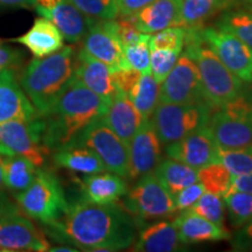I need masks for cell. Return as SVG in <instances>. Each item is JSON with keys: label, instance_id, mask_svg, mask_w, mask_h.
Here are the masks:
<instances>
[{"label": "cell", "instance_id": "6da1fadb", "mask_svg": "<svg viewBox=\"0 0 252 252\" xmlns=\"http://www.w3.org/2000/svg\"><path fill=\"white\" fill-rule=\"evenodd\" d=\"M45 228L56 241L84 251L125 250L137 237V220L122 204H97L84 198L68 204L65 213Z\"/></svg>", "mask_w": 252, "mask_h": 252}, {"label": "cell", "instance_id": "7a4b0ae2", "mask_svg": "<svg viewBox=\"0 0 252 252\" xmlns=\"http://www.w3.org/2000/svg\"><path fill=\"white\" fill-rule=\"evenodd\" d=\"M109 103L74 78L49 111L41 116L45 146L49 151L70 146L88 125L105 115Z\"/></svg>", "mask_w": 252, "mask_h": 252}, {"label": "cell", "instance_id": "3957f363", "mask_svg": "<svg viewBox=\"0 0 252 252\" xmlns=\"http://www.w3.org/2000/svg\"><path fill=\"white\" fill-rule=\"evenodd\" d=\"M76 49L63 46L45 58H35L21 71L19 83L40 116L54 105L75 78Z\"/></svg>", "mask_w": 252, "mask_h": 252}, {"label": "cell", "instance_id": "277c9868", "mask_svg": "<svg viewBox=\"0 0 252 252\" xmlns=\"http://www.w3.org/2000/svg\"><path fill=\"white\" fill-rule=\"evenodd\" d=\"M198 27H185V53L196 63L208 104L217 109L241 94L243 82L232 74L207 46L200 35Z\"/></svg>", "mask_w": 252, "mask_h": 252}, {"label": "cell", "instance_id": "5b68a950", "mask_svg": "<svg viewBox=\"0 0 252 252\" xmlns=\"http://www.w3.org/2000/svg\"><path fill=\"white\" fill-rule=\"evenodd\" d=\"M207 128L220 149L234 150L252 145V96L243 90L212 113Z\"/></svg>", "mask_w": 252, "mask_h": 252}, {"label": "cell", "instance_id": "8992f818", "mask_svg": "<svg viewBox=\"0 0 252 252\" xmlns=\"http://www.w3.org/2000/svg\"><path fill=\"white\" fill-rule=\"evenodd\" d=\"M25 215L43 225L59 220L68 208L64 191L58 176L49 169L37 168L35 179L26 190L14 195Z\"/></svg>", "mask_w": 252, "mask_h": 252}, {"label": "cell", "instance_id": "52a82bcc", "mask_svg": "<svg viewBox=\"0 0 252 252\" xmlns=\"http://www.w3.org/2000/svg\"><path fill=\"white\" fill-rule=\"evenodd\" d=\"M213 111L214 108L207 102L159 103L151 121L161 144L167 145L207 127Z\"/></svg>", "mask_w": 252, "mask_h": 252}, {"label": "cell", "instance_id": "ba28073f", "mask_svg": "<svg viewBox=\"0 0 252 252\" xmlns=\"http://www.w3.org/2000/svg\"><path fill=\"white\" fill-rule=\"evenodd\" d=\"M123 207L137 220L171 219L176 213L174 197L152 172L141 175L139 181L125 194Z\"/></svg>", "mask_w": 252, "mask_h": 252}, {"label": "cell", "instance_id": "9c48e42d", "mask_svg": "<svg viewBox=\"0 0 252 252\" xmlns=\"http://www.w3.org/2000/svg\"><path fill=\"white\" fill-rule=\"evenodd\" d=\"M43 121H9L0 123V154L2 157L21 156L37 168L46 162L49 150L42 141Z\"/></svg>", "mask_w": 252, "mask_h": 252}, {"label": "cell", "instance_id": "30bf717a", "mask_svg": "<svg viewBox=\"0 0 252 252\" xmlns=\"http://www.w3.org/2000/svg\"><path fill=\"white\" fill-rule=\"evenodd\" d=\"M72 145L89 147L102 159L106 171L128 178L130 161L127 145L104 123L102 117L88 125L70 146Z\"/></svg>", "mask_w": 252, "mask_h": 252}, {"label": "cell", "instance_id": "8fae6325", "mask_svg": "<svg viewBox=\"0 0 252 252\" xmlns=\"http://www.w3.org/2000/svg\"><path fill=\"white\" fill-rule=\"evenodd\" d=\"M207 46L223 64L245 83H252V49L234 34L216 26L198 27Z\"/></svg>", "mask_w": 252, "mask_h": 252}, {"label": "cell", "instance_id": "7c38bea8", "mask_svg": "<svg viewBox=\"0 0 252 252\" xmlns=\"http://www.w3.org/2000/svg\"><path fill=\"white\" fill-rule=\"evenodd\" d=\"M207 102L202 81L194 60L184 53L160 84L159 103L188 104ZM208 103V102H207Z\"/></svg>", "mask_w": 252, "mask_h": 252}, {"label": "cell", "instance_id": "4fadbf2b", "mask_svg": "<svg viewBox=\"0 0 252 252\" xmlns=\"http://www.w3.org/2000/svg\"><path fill=\"white\" fill-rule=\"evenodd\" d=\"M43 232L20 209L0 217V251H48Z\"/></svg>", "mask_w": 252, "mask_h": 252}, {"label": "cell", "instance_id": "5bb4252c", "mask_svg": "<svg viewBox=\"0 0 252 252\" xmlns=\"http://www.w3.org/2000/svg\"><path fill=\"white\" fill-rule=\"evenodd\" d=\"M88 54L110 65L113 70L130 68L125 60L124 46L116 32L113 20H94L83 37V47Z\"/></svg>", "mask_w": 252, "mask_h": 252}, {"label": "cell", "instance_id": "9a60e30c", "mask_svg": "<svg viewBox=\"0 0 252 252\" xmlns=\"http://www.w3.org/2000/svg\"><path fill=\"white\" fill-rule=\"evenodd\" d=\"M219 149L207 127L188 134L187 137L167 144L166 154L194 168H202L219 161Z\"/></svg>", "mask_w": 252, "mask_h": 252}, {"label": "cell", "instance_id": "2e32d148", "mask_svg": "<svg viewBox=\"0 0 252 252\" xmlns=\"http://www.w3.org/2000/svg\"><path fill=\"white\" fill-rule=\"evenodd\" d=\"M127 149L130 179L140 178L158 166L161 158V141L151 119H144L139 130L127 145Z\"/></svg>", "mask_w": 252, "mask_h": 252}, {"label": "cell", "instance_id": "e0dca14e", "mask_svg": "<svg viewBox=\"0 0 252 252\" xmlns=\"http://www.w3.org/2000/svg\"><path fill=\"white\" fill-rule=\"evenodd\" d=\"M75 78L109 104L119 91L115 80V70L83 49L77 53Z\"/></svg>", "mask_w": 252, "mask_h": 252}, {"label": "cell", "instance_id": "ac0fdd59", "mask_svg": "<svg viewBox=\"0 0 252 252\" xmlns=\"http://www.w3.org/2000/svg\"><path fill=\"white\" fill-rule=\"evenodd\" d=\"M40 115L28 99L12 69L0 71V123L33 121Z\"/></svg>", "mask_w": 252, "mask_h": 252}, {"label": "cell", "instance_id": "d6986e66", "mask_svg": "<svg viewBox=\"0 0 252 252\" xmlns=\"http://www.w3.org/2000/svg\"><path fill=\"white\" fill-rule=\"evenodd\" d=\"M173 222L178 230L180 242L184 245L231 239V235L224 225L216 224L193 213L190 209L181 212Z\"/></svg>", "mask_w": 252, "mask_h": 252}, {"label": "cell", "instance_id": "ffe728a7", "mask_svg": "<svg viewBox=\"0 0 252 252\" xmlns=\"http://www.w3.org/2000/svg\"><path fill=\"white\" fill-rule=\"evenodd\" d=\"M36 12L43 18L49 19L61 32L63 39L70 43H77L83 40L94 21L82 13L69 0H62L49 9L36 8Z\"/></svg>", "mask_w": 252, "mask_h": 252}, {"label": "cell", "instance_id": "44dd1931", "mask_svg": "<svg viewBox=\"0 0 252 252\" xmlns=\"http://www.w3.org/2000/svg\"><path fill=\"white\" fill-rule=\"evenodd\" d=\"M103 121L118 135L126 145L130 144L133 135L139 130L143 116L123 91H118L112 102L109 104Z\"/></svg>", "mask_w": 252, "mask_h": 252}, {"label": "cell", "instance_id": "7402d4cb", "mask_svg": "<svg viewBox=\"0 0 252 252\" xmlns=\"http://www.w3.org/2000/svg\"><path fill=\"white\" fill-rule=\"evenodd\" d=\"M182 0H154L132 15L141 33L153 34L165 28L180 26Z\"/></svg>", "mask_w": 252, "mask_h": 252}, {"label": "cell", "instance_id": "603a6c76", "mask_svg": "<svg viewBox=\"0 0 252 252\" xmlns=\"http://www.w3.org/2000/svg\"><path fill=\"white\" fill-rule=\"evenodd\" d=\"M81 187L84 200L97 204L118 202L128 190L123 176L112 172L84 175L81 180Z\"/></svg>", "mask_w": 252, "mask_h": 252}, {"label": "cell", "instance_id": "cb8c5ba5", "mask_svg": "<svg viewBox=\"0 0 252 252\" xmlns=\"http://www.w3.org/2000/svg\"><path fill=\"white\" fill-rule=\"evenodd\" d=\"M178 230L171 220H154L138 234L132 250L138 252H174L182 250Z\"/></svg>", "mask_w": 252, "mask_h": 252}, {"label": "cell", "instance_id": "d4e9b609", "mask_svg": "<svg viewBox=\"0 0 252 252\" xmlns=\"http://www.w3.org/2000/svg\"><path fill=\"white\" fill-rule=\"evenodd\" d=\"M63 40L59 28L42 17L35 19L31 30L13 41L26 47L34 58H45L61 49Z\"/></svg>", "mask_w": 252, "mask_h": 252}, {"label": "cell", "instance_id": "484cf974", "mask_svg": "<svg viewBox=\"0 0 252 252\" xmlns=\"http://www.w3.org/2000/svg\"><path fill=\"white\" fill-rule=\"evenodd\" d=\"M53 160L56 166L84 175L106 172V167L97 153L89 147L80 145H72L55 151Z\"/></svg>", "mask_w": 252, "mask_h": 252}, {"label": "cell", "instance_id": "4316f807", "mask_svg": "<svg viewBox=\"0 0 252 252\" xmlns=\"http://www.w3.org/2000/svg\"><path fill=\"white\" fill-rule=\"evenodd\" d=\"M154 174L173 197L179 191L198 181V169L178 160L167 159L158 163Z\"/></svg>", "mask_w": 252, "mask_h": 252}, {"label": "cell", "instance_id": "83f0119b", "mask_svg": "<svg viewBox=\"0 0 252 252\" xmlns=\"http://www.w3.org/2000/svg\"><path fill=\"white\" fill-rule=\"evenodd\" d=\"M237 0H182L180 26H201L219 13L234 7Z\"/></svg>", "mask_w": 252, "mask_h": 252}, {"label": "cell", "instance_id": "f1b7e54d", "mask_svg": "<svg viewBox=\"0 0 252 252\" xmlns=\"http://www.w3.org/2000/svg\"><path fill=\"white\" fill-rule=\"evenodd\" d=\"M36 172L37 167L25 157H4L5 186L13 195L26 190L35 179Z\"/></svg>", "mask_w": 252, "mask_h": 252}, {"label": "cell", "instance_id": "f546056e", "mask_svg": "<svg viewBox=\"0 0 252 252\" xmlns=\"http://www.w3.org/2000/svg\"><path fill=\"white\" fill-rule=\"evenodd\" d=\"M160 84L154 80L152 74H141L127 96L144 119H151L159 104Z\"/></svg>", "mask_w": 252, "mask_h": 252}, {"label": "cell", "instance_id": "4dcf8cb0", "mask_svg": "<svg viewBox=\"0 0 252 252\" xmlns=\"http://www.w3.org/2000/svg\"><path fill=\"white\" fill-rule=\"evenodd\" d=\"M216 27L234 34L252 49V13L248 9H226L216 23Z\"/></svg>", "mask_w": 252, "mask_h": 252}, {"label": "cell", "instance_id": "1f68e13d", "mask_svg": "<svg viewBox=\"0 0 252 252\" xmlns=\"http://www.w3.org/2000/svg\"><path fill=\"white\" fill-rule=\"evenodd\" d=\"M232 228L239 229L252 219V193L234 190L223 196Z\"/></svg>", "mask_w": 252, "mask_h": 252}, {"label": "cell", "instance_id": "d6a6232c", "mask_svg": "<svg viewBox=\"0 0 252 252\" xmlns=\"http://www.w3.org/2000/svg\"><path fill=\"white\" fill-rule=\"evenodd\" d=\"M231 174L220 161L198 169V181L203 184L207 191L224 196L228 193Z\"/></svg>", "mask_w": 252, "mask_h": 252}, {"label": "cell", "instance_id": "836d02e7", "mask_svg": "<svg viewBox=\"0 0 252 252\" xmlns=\"http://www.w3.org/2000/svg\"><path fill=\"white\" fill-rule=\"evenodd\" d=\"M219 161L232 176L252 173V145L234 150L219 149Z\"/></svg>", "mask_w": 252, "mask_h": 252}, {"label": "cell", "instance_id": "e575fe53", "mask_svg": "<svg viewBox=\"0 0 252 252\" xmlns=\"http://www.w3.org/2000/svg\"><path fill=\"white\" fill-rule=\"evenodd\" d=\"M190 210L219 225H223L224 223L225 204L220 195L206 190L202 196L193 204Z\"/></svg>", "mask_w": 252, "mask_h": 252}, {"label": "cell", "instance_id": "d590c367", "mask_svg": "<svg viewBox=\"0 0 252 252\" xmlns=\"http://www.w3.org/2000/svg\"><path fill=\"white\" fill-rule=\"evenodd\" d=\"M93 20H113L119 15L118 0H69Z\"/></svg>", "mask_w": 252, "mask_h": 252}, {"label": "cell", "instance_id": "8d00e7d4", "mask_svg": "<svg viewBox=\"0 0 252 252\" xmlns=\"http://www.w3.org/2000/svg\"><path fill=\"white\" fill-rule=\"evenodd\" d=\"M186 28L182 26H173L153 33L150 35V49H169L182 52L185 45Z\"/></svg>", "mask_w": 252, "mask_h": 252}, {"label": "cell", "instance_id": "74e56055", "mask_svg": "<svg viewBox=\"0 0 252 252\" xmlns=\"http://www.w3.org/2000/svg\"><path fill=\"white\" fill-rule=\"evenodd\" d=\"M182 52L169 49H151V74L161 84L171 72Z\"/></svg>", "mask_w": 252, "mask_h": 252}, {"label": "cell", "instance_id": "f35d334b", "mask_svg": "<svg viewBox=\"0 0 252 252\" xmlns=\"http://www.w3.org/2000/svg\"><path fill=\"white\" fill-rule=\"evenodd\" d=\"M149 40L150 37L135 45L124 47V55L127 65L141 74L151 72V49Z\"/></svg>", "mask_w": 252, "mask_h": 252}, {"label": "cell", "instance_id": "ab89813d", "mask_svg": "<svg viewBox=\"0 0 252 252\" xmlns=\"http://www.w3.org/2000/svg\"><path fill=\"white\" fill-rule=\"evenodd\" d=\"M115 25L117 35L124 47L135 45V43L140 42V41L149 39L151 35V34L141 33L138 30L132 15H130V17H121L118 20L115 19Z\"/></svg>", "mask_w": 252, "mask_h": 252}, {"label": "cell", "instance_id": "60d3db41", "mask_svg": "<svg viewBox=\"0 0 252 252\" xmlns=\"http://www.w3.org/2000/svg\"><path fill=\"white\" fill-rule=\"evenodd\" d=\"M206 188L200 181L188 186L174 196V206L176 213H181L184 210L190 209L193 204L202 196Z\"/></svg>", "mask_w": 252, "mask_h": 252}, {"label": "cell", "instance_id": "b9f144b4", "mask_svg": "<svg viewBox=\"0 0 252 252\" xmlns=\"http://www.w3.org/2000/svg\"><path fill=\"white\" fill-rule=\"evenodd\" d=\"M140 76L141 72L134 70L132 68H124L119 69V70H115V80L118 90L123 91L126 94L134 87V84L137 83Z\"/></svg>", "mask_w": 252, "mask_h": 252}, {"label": "cell", "instance_id": "7bdbcfd3", "mask_svg": "<svg viewBox=\"0 0 252 252\" xmlns=\"http://www.w3.org/2000/svg\"><path fill=\"white\" fill-rule=\"evenodd\" d=\"M23 63V54L20 50L11 48L0 43V71L5 69H18Z\"/></svg>", "mask_w": 252, "mask_h": 252}, {"label": "cell", "instance_id": "ee69618b", "mask_svg": "<svg viewBox=\"0 0 252 252\" xmlns=\"http://www.w3.org/2000/svg\"><path fill=\"white\" fill-rule=\"evenodd\" d=\"M232 248L236 251H252V219L236 232Z\"/></svg>", "mask_w": 252, "mask_h": 252}, {"label": "cell", "instance_id": "f6af8a7d", "mask_svg": "<svg viewBox=\"0 0 252 252\" xmlns=\"http://www.w3.org/2000/svg\"><path fill=\"white\" fill-rule=\"evenodd\" d=\"M154 0H118L119 15L118 17H130L152 4Z\"/></svg>", "mask_w": 252, "mask_h": 252}, {"label": "cell", "instance_id": "bcb514c9", "mask_svg": "<svg viewBox=\"0 0 252 252\" xmlns=\"http://www.w3.org/2000/svg\"><path fill=\"white\" fill-rule=\"evenodd\" d=\"M234 190L252 193V173H250V174L231 176V182H230L228 193Z\"/></svg>", "mask_w": 252, "mask_h": 252}, {"label": "cell", "instance_id": "7dc6e473", "mask_svg": "<svg viewBox=\"0 0 252 252\" xmlns=\"http://www.w3.org/2000/svg\"><path fill=\"white\" fill-rule=\"evenodd\" d=\"M18 209H20V208L9 201L6 193H0V217L6 215V214L13 213Z\"/></svg>", "mask_w": 252, "mask_h": 252}, {"label": "cell", "instance_id": "c3c4849f", "mask_svg": "<svg viewBox=\"0 0 252 252\" xmlns=\"http://www.w3.org/2000/svg\"><path fill=\"white\" fill-rule=\"evenodd\" d=\"M0 4L5 6H12V7H34L36 0H0Z\"/></svg>", "mask_w": 252, "mask_h": 252}, {"label": "cell", "instance_id": "681fc988", "mask_svg": "<svg viewBox=\"0 0 252 252\" xmlns=\"http://www.w3.org/2000/svg\"><path fill=\"white\" fill-rule=\"evenodd\" d=\"M62 0H36L35 4V8H43V9H49L52 7H54L61 2Z\"/></svg>", "mask_w": 252, "mask_h": 252}, {"label": "cell", "instance_id": "f907efd6", "mask_svg": "<svg viewBox=\"0 0 252 252\" xmlns=\"http://www.w3.org/2000/svg\"><path fill=\"white\" fill-rule=\"evenodd\" d=\"M6 186L4 180V158L0 154V193H6Z\"/></svg>", "mask_w": 252, "mask_h": 252}, {"label": "cell", "instance_id": "816d5d0a", "mask_svg": "<svg viewBox=\"0 0 252 252\" xmlns=\"http://www.w3.org/2000/svg\"><path fill=\"white\" fill-rule=\"evenodd\" d=\"M48 251H50V252H77L78 249L69 248V247H65V245H62V247L49 248Z\"/></svg>", "mask_w": 252, "mask_h": 252}, {"label": "cell", "instance_id": "f5cc1de1", "mask_svg": "<svg viewBox=\"0 0 252 252\" xmlns=\"http://www.w3.org/2000/svg\"><path fill=\"white\" fill-rule=\"evenodd\" d=\"M245 2V7L249 12H251L252 13V0H249V1H244Z\"/></svg>", "mask_w": 252, "mask_h": 252}, {"label": "cell", "instance_id": "db71d44e", "mask_svg": "<svg viewBox=\"0 0 252 252\" xmlns=\"http://www.w3.org/2000/svg\"><path fill=\"white\" fill-rule=\"evenodd\" d=\"M244 1H249V0H244Z\"/></svg>", "mask_w": 252, "mask_h": 252}]
</instances>
